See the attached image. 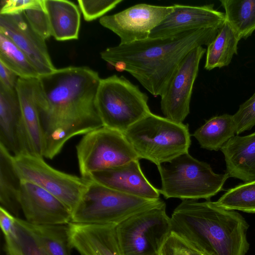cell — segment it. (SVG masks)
Instances as JSON below:
<instances>
[{
    "instance_id": "83f0119b",
    "label": "cell",
    "mask_w": 255,
    "mask_h": 255,
    "mask_svg": "<svg viewBox=\"0 0 255 255\" xmlns=\"http://www.w3.org/2000/svg\"><path fill=\"white\" fill-rule=\"evenodd\" d=\"M4 238L7 255H48L21 219L15 218L12 233Z\"/></svg>"
},
{
    "instance_id": "4316f807",
    "label": "cell",
    "mask_w": 255,
    "mask_h": 255,
    "mask_svg": "<svg viewBox=\"0 0 255 255\" xmlns=\"http://www.w3.org/2000/svg\"><path fill=\"white\" fill-rule=\"evenodd\" d=\"M0 62L20 78H36L39 77L26 55L8 37L0 32Z\"/></svg>"
},
{
    "instance_id": "f1b7e54d",
    "label": "cell",
    "mask_w": 255,
    "mask_h": 255,
    "mask_svg": "<svg viewBox=\"0 0 255 255\" xmlns=\"http://www.w3.org/2000/svg\"><path fill=\"white\" fill-rule=\"evenodd\" d=\"M214 202L227 210L255 213V180L229 189Z\"/></svg>"
},
{
    "instance_id": "44dd1931",
    "label": "cell",
    "mask_w": 255,
    "mask_h": 255,
    "mask_svg": "<svg viewBox=\"0 0 255 255\" xmlns=\"http://www.w3.org/2000/svg\"><path fill=\"white\" fill-rule=\"evenodd\" d=\"M51 36L58 41L77 39L80 13L73 2L65 0H44Z\"/></svg>"
},
{
    "instance_id": "d6986e66",
    "label": "cell",
    "mask_w": 255,
    "mask_h": 255,
    "mask_svg": "<svg viewBox=\"0 0 255 255\" xmlns=\"http://www.w3.org/2000/svg\"><path fill=\"white\" fill-rule=\"evenodd\" d=\"M37 78L19 77L16 90L31 154L43 157L44 135L35 98Z\"/></svg>"
},
{
    "instance_id": "836d02e7",
    "label": "cell",
    "mask_w": 255,
    "mask_h": 255,
    "mask_svg": "<svg viewBox=\"0 0 255 255\" xmlns=\"http://www.w3.org/2000/svg\"><path fill=\"white\" fill-rule=\"evenodd\" d=\"M44 0H8L4 1L0 14H16L25 10L41 6Z\"/></svg>"
},
{
    "instance_id": "ffe728a7",
    "label": "cell",
    "mask_w": 255,
    "mask_h": 255,
    "mask_svg": "<svg viewBox=\"0 0 255 255\" xmlns=\"http://www.w3.org/2000/svg\"><path fill=\"white\" fill-rule=\"evenodd\" d=\"M229 177L244 182L255 180V132L236 135L221 149Z\"/></svg>"
},
{
    "instance_id": "4dcf8cb0",
    "label": "cell",
    "mask_w": 255,
    "mask_h": 255,
    "mask_svg": "<svg viewBox=\"0 0 255 255\" xmlns=\"http://www.w3.org/2000/svg\"><path fill=\"white\" fill-rule=\"evenodd\" d=\"M236 135L251 129L255 126V92L244 103L240 105L238 111L233 115Z\"/></svg>"
},
{
    "instance_id": "cb8c5ba5",
    "label": "cell",
    "mask_w": 255,
    "mask_h": 255,
    "mask_svg": "<svg viewBox=\"0 0 255 255\" xmlns=\"http://www.w3.org/2000/svg\"><path fill=\"white\" fill-rule=\"evenodd\" d=\"M241 39L239 34L225 20L214 39L207 45L204 68L211 70L228 66L233 56L237 54Z\"/></svg>"
},
{
    "instance_id": "6da1fadb",
    "label": "cell",
    "mask_w": 255,
    "mask_h": 255,
    "mask_svg": "<svg viewBox=\"0 0 255 255\" xmlns=\"http://www.w3.org/2000/svg\"><path fill=\"white\" fill-rule=\"evenodd\" d=\"M101 80L97 72L86 66L56 69L36 79L43 157L53 159L70 138L104 126L96 106Z\"/></svg>"
},
{
    "instance_id": "d590c367",
    "label": "cell",
    "mask_w": 255,
    "mask_h": 255,
    "mask_svg": "<svg viewBox=\"0 0 255 255\" xmlns=\"http://www.w3.org/2000/svg\"><path fill=\"white\" fill-rule=\"evenodd\" d=\"M15 218L16 217L0 207V224L4 237L12 233L15 227Z\"/></svg>"
},
{
    "instance_id": "9c48e42d",
    "label": "cell",
    "mask_w": 255,
    "mask_h": 255,
    "mask_svg": "<svg viewBox=\"0 0 255 255\" xmlns=\"http://www.w3.org/2000/svg\"><path fill=\"white\" fill-rule=\"evenodd\" d=\"M81 177L140 159L125 137L106 127L85 134L76 146Z\"/></svg>"
},
{
    "instance_id": "9a60e30c",
    "label": "cell",
    "mask_w": 255,
    "mask_h": 255,
    "mask_svg": "<svg viewBox=\"0 0 255 255\" xmlns=\"http://www.w3.org/2000/svg\"><path fill=\"white\" fill-rule=\"evenodd\" d=\"M19 199L21 210L28 223L48 225L71 222L72 211L69 208L36 184L21 181Z\"/></svg>"
},
{
    "instance_id": "7402d4cb",
    "label": "cell",
    "mask_w": 255,
    "mask_h": 255,
    "mask_svg": "<svg viewBox=\"0 0 255 255\" xmlns=\"http://www.w3.org/2000/svg\"><path fill=\"white\" fill-rule=\"evenodd\" d=\"M21 180L16 170L13 155L0 144V207L18 218L21 210L19 196Z\"/></svg>"
},
{
    "instance_id": "7a4b0ae2",
    "label": "cell",
    "mask_w": 255,
    "mask_h": 255,
    "mask_svg": "<svg viewBox=\"0 0 255 255\" xmlns=\"http://www.w3.org/2000/svg\"><path fill=\"white\" fill-rule=\"evenodd\" d=\"M219 29H194L168 37L119 44L100 55L117 71L128 72L153 96H160L184 57L196 47L208 45Z\"/></svg>"
},
{
    "instance_id": "8fae6325",
    "label": "cell",
    "mask_w": 255,
    "mask_h": 255,
    "mask_svg": "<svg viewBox=\"0 0 255 255\" xmlns=\"http://www.w3.org/2000/svg\"><path fill=\"white\" fill-rule=\"evenodd\" d=\"M206 52L202 46L192 49L181 60L160 96V108L165 118L182 123L190 113L193 85L200 61Z\"/></svg>"
},
{
    "instance_id": "30bf717a",
    "label": "cell",
    "mask_w": 255,
    "mask_h": 255,
    "mask_svg": "<svg viewBox=\"0 0 255 255\" xmlns=\"http://www.w3.org/2000/svg\"><path fill=\"white\" fill-rule=\"evenodd\" d=\"M14 165L21 181L32 183L49 192L72 211L79 203L90 180L58 170L43 157L32 154L13 156Z\"/></svg>"
},
{
    "instance_id": "e575fe53",
    "label": "cell",
    "mask_w": 255,
    "mask_h": 255,
    "mask_svg": "<svg viewBox=\"0 0 255 255\" xmlns=\"http://www.w3.org/2000/svg\"><path fill=\"white\" fill-rule=\"evenodd\" d=\"M19 78L16 73L0 62V85L9 90H16Z\"/></svg>"
},
{
    "instance_id": "ac0fdd59",
    "label": "cell",
    "mask_w": 255,
    "mask_h": 255,
    "mask_svg": "<svg viewBox=\"0 0 255 255\" xmlns=\"http://www.w3.org/2000/svg\"><path fill=\"white\" fill-rule=\"evenodd\" d=\"M71 243L81 255H122L112 224L69 223Z\"/></svg>"
},
{
    "instance_id": "d6a6232c",
    "label": "cell",
    "mask_w": 255,
    "mask_h": 255,
    "mask_svg": "<svg viewBox=\"0 0 255 255\" xmlns=\"http://www.w3.org/2000/svg\"><path fill=\"white\" fill-rule=\"evenodd\" d=\"M25 16L32 29L46 40L51 36L49 21L44 4L29 8L24 11Z\"/></svg>"
},
{
    "instance_id": "e0dca14e",
    "label": "cell",
    "mask_w": 255,
    "mask_h": 255,
    "mask_svg": "<svg viewBox=\"0 0 255 255\" xmlns=\"http://www.w3.org/2000/svg\"><path fill=\"white\" fill-rule=\"evenodd\" d=\"M0 144L13 156L31 154L16 90L0 84Z\"/></svg>"
},
{
    "instance_id": "7c38bea8",
    "label": "cell",
    "mask_w": 255,
    "mask_h": 255,
    "mask_svg": "<svg viewBox=\"0 0 255 255\" xmlns=\"http://www.w3.org/2000/svg\"><path fill=\"white\" fill-rule=\"evenodd\" d=\"M172 10V5L139 3L117 13L103 16L99 22L120 37V44H128L148 38L151 31Z\"/></svg>"
},
{
    "instance_id": "2e32d148",
    "label": "cell",
    "mask_w": 255,
    "mask_h": 255,
    "mask_svg": "<svg viewBox=\"0 0 255 255\" xmlns=\"http://www.w3.org/2000/svg\"><path fill=\"white\" fill-rule=\"evenodd\" d=\"M139 160L93 172L87 179L125 194L147 199H159L160 190L145 176Z\"/></svg>"
},
{
    "instance_id": "277c9868",
    "label": "cell",
    "mask_w": 255,
    "mask_h": 255,
    "mask_svg": "<svg viewBox=\"0 0 255 255\" xmlns=\"http://www.w3.org/2000/svg\"><path fill=\"white\" fill-rule=\"evenodd\" d=\"M139 159L156 166L189 152L188 124L177 123L151 112L124 133Z\"/></svg>"
},
{
    "instance_id": "f546056e",
    "label": "cell",
    "mask_w": 255,
    "mask_h": 255,
    "mask_svg": "<svg viewBox=\"0 0 255 255\" xmlns=\"http://www.w3.org/2000/svg\"><path fill=\"white\" fill-rule=\"evenodd\" d=\"M123 0H78V2L86 21H93L103 17Z\"/></svg>"
},
{
    "instance_id": "5b68a950",
    "label": "cell",
    "mask_w": 255,
    "mask_h": 255,
    "mask_svg": "<svg viewBox=\"0 0 255 255\" xmlns=\"http://www.w3.org/2000/svg\"><path fill=\"white\" fill-rule=\"evenodd\" d=\"M161 181L160 194L166 199L207 200L223 190L228 174L215 173L210 165L189 152L157 166Z\"/></svg>"
},
{
    "instance_id": "4fadbf2b",
    "label": "cell",
    "mask_w": 255,
    "mask_h": 255,
    "mask_svg": "<svg viewBox=\"0 0 255 255\" xmlns=\"http://www.w3.org/2000/svg\"><path fill=\"white\" fill-rule=\"evenodd\" d=\"M0 32L22 51L39 76L56 70L49 54L45 40L32 29L24 12L16 14H0Z\"/></svg>"
},
{
    "instance_id": "8992f818",
    "label": "cell",
    "mask_w": 255,
    "mask_h": 255,
    "mask_svg": "<svg viewBox=\"0 0 255 255\" xmlns=\"http://www.w3.org/2000/svg\"><path fill=\"white\" fill-rule=\"evenodd\" d=\"M148 98L124 76L101 79L96 106L103 126L122 133L151 113Z\"/></svg>"
},
{
    "instance_id": "5bb4252c",
    "label": "cell",
    "mask_w": 255,
    "mask_h": 255,
    "mask_svg": "<svg viewBox=\"0 0 255 255\" xmlns=\"http://www.w3.org/2000/svg\"><path fill=\"white\" fill-rule=\"evenodd\" d=\"M172 6V11L151 31L149 38L168 37L198 29L220 28L225 20V13L214 9V4Z\"/></svg>"
},
{
    "instance_id": "52a82bcc",
    "label": "cell",
    "mask_w": 255,
    "mask_h": 255,
    "mask_svg": "<svg viewBox=\"0 0 255 255\" xmlns=\"http://www.w3.org/2000/svg\"><path fill=\"white\" fill-rule=\"evenodd\" d=\"M150 200L125 194L90 180L72 213L71 222L79 224L117 226L134 215L157 204Z\"/></svg>"
},
{
    "instance_id": "ba28073f",
    "label": "cell",
    "mask_w": 255,
    "mask_h": 255,
    "mask_svg": "<svg viewBox=\"0 0 255 255\" xmlns=\"http://www.w3.org/2000/svg\"><path fill=\"white\" fill-rule=\"evenodd\" d=\"M122 255H158L171 233V221L166 204H157L127 218L115 228Z\"/></svg>"
},
{
    "instance_id": "484cf974",
    "label": "cell",
    "mask_w": 255,
    "mask_h": 255,
    "mask_svg": "<svg viewBox=\"0 0 255 255\" xmlns=\"http://www.w3.org/2000/svg\"><path fill=\"white\" fill-rule=\"evenodd\" d=\"M225 20L241 39H247L255 30V0H221Z\"/></svg>"
},
{
    "instance_id": "1f68e13d",
    "label": "cell",
    "mask_w": 255,
    "mask_h": 255,
    "mask_svg": "<svg viewBox=\"0 0 255 255\" xmlns=\"http://www.w3.org/2000/svg\"><path fill=\"white\" fill-rule=\"evenodd\" d=\"M158 255H204L176 234L171 232Z\"/></svg>"
},
{
    "instance_id": "603a6c76",
    "label": "cell",
    "mask_w": 255,
    "mask_h": 255,
    "mask_svg": "<svg viewBox=\"0 0 255 255\" xmlns=\"http://www.w3.org/2000/svg\"><path fill=\"white\" fill-rule=\"evenodd\" d=\"M21 221L48 255H71L69 224L37 225Z\"/></svg>"
},
{
    "instance_id": "d4e9b609",
    "label": "cell",
    "mask_w": 255,
    "mask_h": 255,
    "mask_svg": "<svg viewBox=\"0 0 255 255\" xmlns=\"http://www.w3.org/2000/svg\"><path fill=\"white\" fill-rule=\"evenodd\" d=\"M236 134L233 115L225 114L209 119L192 135L201 148L218 151Z\"/></svg>"
},
{
    "instance_id": "3957f363",
    "label": "cell",
    "mask_w": 255,
    "mask_h": 255,
    "mask_svg": "<svg viewBox=\"0 0 255 255\" xmlns=\"http://www.w3.org/2000/svg\"><path fill=\"white\" fill-rule=\"evenodd\" d=\"M170 221L171 232L204 255H246L249 249L245 218L214 202L183 200Z\"/></svg>"
}]
</instances>
